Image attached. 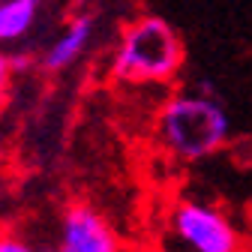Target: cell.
I'll use <instances>...</instances> for the list:
<instances>
[{
	"label": "cell",
	"mask_w": 252,
	"mask_h": 252,
	"mask_svg": "<svg viewBox=\"0 0 252 252\" xmlns=\"http://www.w3.org/2000/svg\"><path fill=\"white\" fill-rule=\"evenodd\" d=\"M183 57L177 30L159 15H144L123 30L111 69L120 81H171Z\"/></svg>",
	"instance_id": "cell-2"
},
{
	"label": "cell",
	"mask_w": 252,
	"mask_h": 252,
	"mask_svg": "<svg viewBox=\"0 0 252 252\" xmlns=\"http://www.w3.org/2000/svg\"><path fill=\"white\" fill-rule=\"evenodd\" d=\"M12 60L6 57V54H0V108L6 105V99H9V90H12Z\"/></svg>",
	"instance_id": "cell-8"
},
{
	"label": "cell",
	"mask_w": 252,
	"mask_h": 252,
	"mask_svg": "<svg viewBox=\"0 0 252 252\" xmlns=\"http://www.w3.org/2000/svg\"><path fill=\"white\" fill-rule=\"evenodd\" d=\"M159 141L180 162H201L231 141V117L219 102L216 87L198 81L168 99L159 114Z\"/></svg>",
	"instance_id": "cell-1"
},
{
	"label": "cell",
	"mask_w": 252,
	"mask_h": 252,
	"mask_svg": "<svg viewBox=\"0 0 252 252\" xmlns=\"http://www.w3.org/2000/svg\"><path fill=\"white\" fill-rule=\"evenodd\" d=\"M42 0H0V45L24 39L36 27Z\"/></svg>",
	"instance_id": "cell-6"
},
{
	"label": "cell",
	"mask_w": 252,
	"mask_h": 252,
	"mask_svg": "<svg viewBox=\"0 0 252 252\" xmlns=\"http://www.w3.org/2000/svg\"><path fill=\"white\" fill-rule=\"evenodd\" d=\"M93 30H96L93 15H78V18H72V21L54 36V42L45 48L42 66L60 72V69L72 66V63H78L81 54H84V51L90 48V42H93Z\"/></svg>",
	"instance_id": "cell-5"
},
{
	"label": "cell",
	"mask_w": 252,
	"mask_h": 252,
	"mask_svg": "<svg viewBox=\"0 0 252 252\" xmlns=\"http://www.w3.org/2000/svg\"><path fill=\"white\" fill-rule=\"evenodd\" d=\"M51 252H123L111 222L87 204H72L63 213Z\"/></svg>",
	"instance_id": "cell-4"
},
{
	"label": "cell",
	"mask_w": 252,
	"mask_h": 252,
	"mask_svg": "<svg viewBox=\"0 0 252 252\" xmlns=\"http://www.w3.org/2000/svg\"><path fill=\"white\" fill-rule=\"evenodd\" d=\"M168 240L177 252H243L234 219L210 201L183 198L168 216Z\"/></svg>",
	"instance_id": "cell-3"
},
{
	"label": "cell",
	"mask_w": 252,
	"mask_h": 252,
	"mask_svg": "<svg viewBox=\"0 0 252 252\" xmlns=\"http://www.w3.org/2000/svg\"><path fill=\"white\" fill-rule=\"evenodd\" d=\"M0 147H3V132H0Z\"/></svg>",
	"instance_id": "cell-9"
},
{
	"label": "cell",
	"mask_w": 252,
	"mask_h": 252,
	"mask_svg": "<svg viewBox=\"0 0 252 252\" xmlns=\"http://www.w3.org/2000/svg\"><path fill=\"white\" fill-rule=\"evenodd\" d=\"M0 252H39V249L30 243L24 234L3 231V234H0Z\"/></svg>",
	"instance_id": "cell-7"
}]
</instances>
